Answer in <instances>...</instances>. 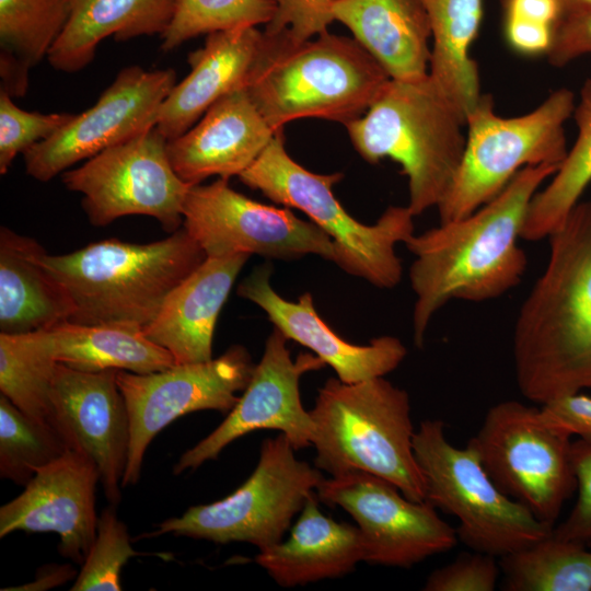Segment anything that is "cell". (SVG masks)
Returning <instances> with one entry per match:
<instances>
[{
    "instance_id": "4fadbf2b",
    "label": "cell",
    "mask_w": 591,
    "mask_h": 591,
    "mask_svg": "<svg viewBox=\"0 0 591 591\" xmlns=\"http://www.w3.org/2000/svg\"><path fill=\"white\" fill-rule=\"evenodd\" d=\"M255 364L240 345L208 361L174 364L150 373L118 370L116 380L125 398L130 441L123 487L139 480L148 445L169 424L198 410L228 414L247 386Z\"/></svg>"
},
{
    "instance_id": "4316f807",
    "label": "cell",
    "mask_w": 591,
    "mask_h": 591,
    "mask_svg": "<svg viewBox=\"0 0 591 591\" xmlns=\"http://www.w3.org/2000/svg\"><path fill=\"white\" fill-rule=\"evenodd\" d=\"M179 0H71V15L47 60L58 71L82 70L97 46L113 36L125 42L159 35L169 28Z\"/></svg>"
},
{
    "instance_id": "ffe728a7",
    "label": "cell",
    "mask_w": 591,
    "mask_h": 591,
    "mask_svg": "<svg viewBox=\"0 0 591 591\" xmlns=\"http://www.w3.org/2000/svg\"><path fill=\"white\" fill-rule=\"evenodd\" d=\"M271 266L255 268L239 286L237 294L258 305L287 339L309 348L332 367L345 383L384 376L407 355L396 337L381 336L368 345H355L337 335L315 310L311 293L297 302L283 299L270 285Z\"/></svg>"
},
{
    "instance_id": "f546056e",
    "label": "cell",
    "mask_w": 591,
    "mask_h": 591,
    "mask_svg": "<svg viewBox=\"0 0 591 591\" xmlns=\"http://www.w3.org/2000/svg\"><path fill=\"white\" fill-rule=\"evenodd\" d=\"M70 15L71 0H0V90L26 93L30 69L48 56Z\"/></svg>"
},
{
    "instance_id": "9c48e42d",
    "label": "cell",
    "mask_w": 591,
    "mask_h": 591,
    "mask_svg": "<svg viewBox=\"0 0 591 591\" xmlns=\"http://www.w3.org/2000/svg\"><path fill=\"white\" fill-rule=\"evenodd\" d=\"M413 448L426 483L425 500L457 519L459 541L470 549L502 557L553 531L555 525L497 487L471 444H451L441 419L422 420Z\"/></svg>"
},
{
    "instance_id": "1f68e13d",
    "label": "cell",
    "mask_w": 591,
    "mask_h": 591,
    "mask_svg": "<svg viewBox=\"0 0 591 591\" xmlns=\"http://www.w3.org/2000/svg\"><path fill=\"white\" fill-rule=\"evenodd\" d=\"M57 363L47 329L24 334L0 333L1 394L32 418L60 432L53 403Z\"/></svg>"
},
{
    "instance_id": "5b68a950",
    "label": "cell",
    "mask_w": 591,
    "mask_h": 591,
    "mask_svg": "<svg viewBox=\"0 0 591 591\" xmlns=\"http://www.w3.org/2000/svg\"><path fill=\"white\" fill-rule=\"evenodd\" d=\"M408 393L384 376L355 383L328 379L310 410L314 465L331 476L362 471L425 501L426 483L415 457Z\"/></svg>"
},
{
    "instance_id": "52a82bcc",
    "label": "cell",
    "mask_w": 591,
    "mask_h": 591,
    "mask_svg": "<svg viewBox=\"0 0 591 591\" xmlns=\"http://www.w3.org/2000/svg\"><path fill=\"white\" fill-rule=\"evenodd\" d=\"M343 173L316 174L297 163L278 129L254 163L239 175L246 186L273 201L304 212L334 242L335 264L378 288H394L403 267L395 247L414 234L409 208L389 207L374 224L351 217L333 194Z\"/></svg>"
},
{
    "instance_id": "74e56055",
    "label": "cell",
    "mask_w": 591,
    "mask_h": 591,
    "mask_svg": "<svg viewBox=\"0 0 591 591\" xmlns=\"http://www.w3.org/2000/svg\"><path fill=\"white\" fill-rule=\"evenodd\" d=\"M496 556L472 551L456 556L450 564L434 569L424 584L426 591H493L497 587L500 565Z\"/></svg>"
},
{
    "instance_id": "836d02e7",
    "label": "cell",
    "mask_w": 591,
    "mask_h": 591,
    "mask_svg": "<svg viewBox=\"0 0 591 591\" xmlns=\"http://www.w3.org/2000/svg\"><path fill=\"white\" fill-rule=\"evenodd\" d=\"M71 450L54 427L40 422L0 394V476L25 486L36 472Z\"/></svg>"
},
{
    "instance_id": "603a6c76",
    "label": "cell",
    "mask_w": 591,
    "mask_h": 591,
    "mask_svg": "<svg viewBox=\"0 0 591 591\" xmlns=\"http://www.w3.org/2000/svg\"><path fill=\"white\" fill-rule=\"evenodd\" d=\"M251 255L206 257L169 294L144 335L167 350L175 364L212 359L218 315Z\"/></svg>"
},
{
    "instance_id": "8d00e7d4",
    "label": "cell",
    "mask_w": 591,
    "mask_h": 591,
    "mask_svg": "<svg viewBox=\"0 0 591 591\" xmlns=\"http://www.w3.org/2000/svg\"><path fill=\"white\" fill-rule=\"evenodd\" d=\"M0 90V173L8 172L19 153L55 135L74 114L27 112Z\"/></svg>"
},
{
    "instance_id": "ab89813d",
    "label": "cell",
    "mask_w": 591,
    "mask_h": 591,
    "mask_svg": "<svg viewBox=\"0 0 591 591\" xmlns=\"http://www.w3.org/2000/svg\"><path fill=\"white\" fill-rule=\"evenodd\" d=\"M571 453L578 496L567 518L553 532L591 548V441H572Z\"/></svg>"
},
{
    "instance_id": "3957f363",
    "label": "cell",
    "mask_w": 591,
    "mask_h": 591,
    "mask_svg": "<svg viewBox=\"0 0 591 591\" xmlns=\"http://www.w3.org/2000/svg\"><path fill=\"white\" fill-rule=\"evenodd\" d=\"M247 92L269 126L321 118L343 124L362 116L391 80L355 39L327 32L303 42L268 33Z\"/></svg>"
},
{
    "instance_id": "ac0fdd59",
    "label": "cell",
    "mask_w": 591,
    "mask_h": 591,
    "mask_svg": "<svg viewBox=\"0 0 591 591\" xmlns=\"http://www.w3.org/2000/svg\"><path fill=\"white\" fill-rule=\"evenodd\" d=\"M115 369L86 372L57 363L53 403L58 427L71 449L96 464L106 499H121L130 441L129 416Z\"/></svg>"
},
{
    "instance_id": "e575fe53",
    "label": "cell",
    "mask_w": 591,
    "mask_h": 591,
    "mask_svg": "<svg viewBox=\"0 0 591 591\" xmlns=\"http://www.w3.org/2000/svg\"><path fill=\"white\" fill-rule=\"evenodd\" d=\"M275 13L273 0H179L169 28L160 37L161 49L171 51L202 34L266 25Z\"/></svg>"
},
{
    "instance_id": "7c38bea8",
    "label": "cell",
    "mask_w": 591,
    "mask_h": 591,
    "mask_svg": "<svg viewBox=\"0 0 591 591\" xmlns=\"http://www.w3.org/2000/svg\"><path fill=\"white\" fill-rule=\"evenodd\" d=\"M167 141L153 127L62 173L66 188L82 195L92 225L142 215L155 218L167 232L182 228L183 205L193 185L172 167Z\"/></svg>"
},
{
    "instance_id": "d4e9b609",
    "label": "cell",
    "mask_w": 591,
    "mask_h": 591,
    "mask_svg": "<svg viewBox=\"0 0 591 591\" xmlns=\"http://www.w3.org/2000/svg\"><path fill=\"white\" fill-rule=\"evenodd\" d=\"M316 493L309 497L286 541L259 551L255 561L280 586L343 577L364 561L358 526L325 515Z\"/></svg>"
},
{
    "instance_id": "484cf974",
    "label": "cell",
    "mask_w": 591,
    "mask_h": 591,
    "mask_svg": "<svg viewBox=\"0 0 591 591\" xmlns=\"http://www.w3.org/2000/svg\"><path fill=\"white\" fill-rule=\"evenodd\" d=\"M34 239L0 228V333L24 334L70 321L73 301L44 265Z\"/></svg>"
},
{
    "instance_id": "8fae6325",
    "label": "cell",
    "mask_w": 591,
    "mask_h": 591,
    "mask_svg": "<svg viewBox=\"0 0 591 591\" xmlns=\"http://www.w3.org/2000/svg\"><path fill=\"white\" fill-rule=\"evenodd\" d=\"M467 443L502 493L555 525L577 489L571 437L547 425L540 407L508 399L487 410Z\"/></svg>"
},
{
    "instance_id": "b9f144b4",
    "label": "cell",
    "mask_w": 591,
    "mask_h": 591,
    "mask_svg": "<svg viewBox=\"0 0 591 591\" xmlns=\"http://www.w3.org/2000/svg\"><path fill=\"white\" fill-rule=\"evenodd\" d=\"M586 54H591V10L565 13L546 54L549 63L563 67Z\"/></svg>"
},
{
    "instance_id": "44dd1931",
    "label": "cell",
    "mask_w": 591,
    "mask_h": 591,
    "mask_svg": "<svg viewBox=\"0 0 591 591\" xmlns=\"http://www.w3.org/2000/svg\"><path fill=\"white\" fill-rule=\"evenodd\" d=\"M276 131L247 88H242L218 100L190 129L169 140L167 154L176 174L190 185L211 176L229 179L254 163Z\"/></svg>"
},
{
    "instance_id": "cb8c5ba5",
    "label": "cell",
    "mask_w": 591,
    "mask_h": 591,
    "mask_svg": "<svg viewBox=\"0 0 591 591\" xmlns=\"http://www.w3.org/2000/svg\"><path fill=\"white\" fill-rule=\"evenodd\" d=\"M332 14L391 79L417 81L429 74L431 31L420 0H334Z\"/></svg>"
},
{
    "instance_id": "4dcf8cb0",
    "label": "cell",
    "mask_w": 591,
    "mask_h": 591,
    "mask_svg": "<svg viewBox=\"0 0 591 591\" xmlns=\"http://www.w3.org/2000/svg\"><path fill=\"white\" fill-rule=\"evenodd\" d=\"M577 139L551 182L532 198L521 239H548L565 221L591 183V79L581 89L573 109Z\"/></svg>"
},
{
    "instance_id": "ee69618b",
    "label": "cell",
    "mask_w": 591,
    "mask_h": 591,
    "mask_svg": "<svg viewBox=\"0 0 591 591\" xmlns=\"http://www.w3.org/2000/svg\"><path fill=\"white\" fill-rule=\"evenodd\" d=\"M505 16L543 23L556 27L565 14L561 0H503Z\"/></svg>"
},
{
    "instance_id": "7bdbcfd3",
    "label": "cell",
    "mask_w": 591,
    "mask_h": 591,
    "mask_svg": "<svg viewBox=\"0 0 591 591\" xmlns=\"http://www.w3.org/2000/svg\"><path fill=\"white\" fill-rule=\"evenodd\" d=\"M555 27L523 20L505 16V35L508 44L523 55L547 54L554 39Z\"/></svg>"
},
{
    "instance_id": "d6a6232c",
    "label": "cell",
    "mask_w": 591,
    "mask_h": 591,
    "mask_svg": "<svg viewBox=\"0 0 591 591\" xmlns=\"http://www.w3.org/2000/svg\"><path fill=\"white\" fill-rule=\"evenodd\" d=\"M499 565L506 591H591V548L553 531Z\"/></svg>"
},
{
    "instance_id": "8992f818",
    "label": "cell",
    "mask_w": 591,
    "mask_h": 591,
    "mask_svg": "<svg viewBox=\"0 0 591 591\" xmlns=\"http://www.w3.org/2000/svg\"><path fill=\"white\" fill-rule=\"evenodd\" d=\"M345 127L367 162L389 158L402 166L415 217L438 208L463 158L466 120L429 74L417 81L391 79L367 112Z\"/></svg>"
},
{
    "instance_id": "d6986e66",
    "label": "cell",
    "mask_w": 591,
    "mask_h": 591,
    "mask_svg": "<svg viewBox=\"0 0 591 591\" xmlns=\"http://www.w3.org/2000/svg\"><path fill=\"white\" fill-rule=\"evenodd\" d=\"M95 462L76 449L39 468L24 490L0 508V537L14 531L59 535L60 554L82 564L96 536Z\"/></svg>"
},
{
    "instance_id": "e0dca14e",
    "label": "cell",
    "mask_w": 591,
    "mask_h": 591,
    "mask_svg": "<svg viewBox=\"0 0 591 591\" xmlns=\"http://www.w3.org/2000/svg\"><path fill=\"white\" fill-rule=\"evenodd\" d=\"M287 340L277 328L270 333L263 357L235 406L213 431L181 455L174 474L217 459L228 444L256 430H278L296 450L312 444L314 422L301 403L299 382L304 373L326 363L308 352L292 360Z\"/></svg>"
},
{
    "instance_id": "f6af8a7d",
    "label": "cell",
    "mask_w": 591,
    "mask_h": 591,
    "mask_svg": "<svg viewBox=\"0 0 591 591\" xmlns=\"http://www.w3.org/2000/svg\"><path fill=\"white\" fill-rule=\"evenodd\" d=\"M78 576L76 569L69 565H47L38 569L32 582L19 587L3 588L1 590L14 591H44L59 587Z\"/></svg>"
},
{
    "instance_id": "30bf717a",
    "label": "cell",
    "mask_w": 591,
    "mask_h": 591,
    "mask_svg": "<svg viewBox=\"0 0 591 591\" xmlns=\"http://www.w3.org/2000/svg\"><path fill=\"white\" fill-rule=\"evenodd\" d=\"M294 451L282 433L266 439L255 470L232 494L190 507L142 536L171 533L217 544L244 542L259 551L280 543L292 519L325 478L315 465L298 460Z\"/></svg>"
},
{
    "instance_id": "60d3db41",
    "label": "cell",
    "mask_w": 591,
    "mask_h": 591,
    "mask_svg": "<svg viewBox=\"0 0 591 591\" xmlns=\"http://www.w3.org/2000/svg\"><path fill=\"white\" fill-rule=\"evenodd\" d=\"M542 419L556 430L591 441V396L576 392L542 404Z\"/></svg>"
},
{
    "instance_id": "83f0119b",
    "label": "cell",
    "mask_w": 591,
    "mask_h": 591,
    "mask_svg": "<svg viewBox=\"0 0 591 591\" xmlns=\"http://www.w3.org/2000/svg\"><path fill=\"white\" fill-rule=\"evenodd\" d=\"M420 2L432 38L429 77L466 120L483 95L477 63L470 54L482 24L483 0Z\"/></svg>"
},
{
    "instance_id": "bcb514c9",
    "label": "cell",
    "mask_w": 591,
    "mask_h": 591,
    "mask_svg": "<svg viewBox=\"0 0 591 591\" xmlns=\"http://www.w3.org/2000/svg\"><path fill=\"white\" fill-rule=\"evenodd\" d=\"M565 13L591 10V0H561Z\"/></svg>"
},
{
    "instance_id": "7402d4cb",
    "label": "cell",
    "mask_w": 591,
    "mask_h": 591,
    "mask_svg": "<svg viewBox=\"0 0 591 591\" xmlns=\"http://www.w3.org/2000/svg\"><path fill=\"white\" fill-rule=\"evenodd\" d=\"M266 43L256 26L218 31L188 56L190 72L162 103L155 128L172 140L190 129L228 93L247 88Z\"/></svg>"
},
{
    "instance_id": "6da1fadb",
    "label": "cell",
    "mask_w": 591,
    "mask_h": 591,
    "mask_svg": "<svg viewBox=\"0 0 591 591\" xmlns=\"http://www.w3.org/2000/svg\"><path fill=\"white\" fill-rule=\"evenodd\" d=\"M558 167L526 166L473 213L440 222L404 243L415 256L409 281L416 296L413 329L417 347H422L432 316L449 301L497 299L521 282L528 258L518 239L532 198Z\"/></svg>"
},
{
    "instance_id": "f35d334b",
    "label": "cell",
    "mask_w": 591,
    "mask_h": 591,
    "mask_svg": "<svg viewBox=\"0 0 591 591\" xmlns=\"http://www.w3.org/2000/svg\"><path fill=\"white\" fill-rule=\"evenodd\" d=\"M276 13L265 25L268 33L286 32L294 42H303L327 32L335 21L334 0H273Z\"/></svg>"
},
{
    "instance_id": "ba28073f",
    "label": "cell",
    "mask_w": 591,
    "mask_h": 591,
    "mask_svg": "<svg viewBox=\"0 0 591 591\" xmlns=\"http://www.w3.org/2000/svg\"><path fill=\"white\" fill-rule=\"evenodd\" d=\"M575 109L568 89L554 91L532 112L501 117L489 95H482L466 118L460 167L441 204L440 222L462 219L498 196L526 166H560L567 155L564 125Z\"/></svg>"
},
{
    "instance_id": "d590c367",
    "label": "cell",
    "mask_w": 591,
    "mask_h": 591,
    "mask_svg": "<svg viewBox=\"0 0 591 591\" xmlns=\"http://www.w3.org/2000/svg\"><path fill=\"white\" fill-rule=\"evenodd\" d=\"M135 555L127 526L118 519L115 505L109 503L99 517L96 536L70 590H121V569Z\"/></svg>"
},
{
    "instance_id": "f1b7e54d",
    "label": "cell",
    "mask_w": 591,
    "mask_h": 591,
    "mask_svg": "<svg viewBox=\"0 0 591 591\" xmlns=\"http://www.w3.org/2000/svg\"><path fill=\"white\" fill-rule=\"evenodd\" d=\"M46 329L55 360L80 371L150 373L175 364L172 355L139 327L66 321Z\"/></svg>"
},
{
    "instance_id": "7a4b0ae2",
    "label": "cell",
    "mask_w": 591,
    "mask_h": 591,
    "mask_svg": "<svg viewBox=\"0 0 591 591\" xmlns=\"http://www.w3.org/2000/svg\"><path fill=\"white\" fill-rule=\"evenodd\" d=\"M548 239L512 335L518 387L540 405L591 390V201H579Z\"/></svg>"
},
{
    "instance_id": "2e32d148",
    "label": "cell",
    "mask_w": 591,
    "mask_h": 591,
    "mask_svg": "<svg viewBox=\"0 0 591 591\" xmlns=\"http://www.w3.org/2000/svg\"><path fill=\"white\" fill-rule=\"evenodd\" d=\"M175 84L176 72L171 68H123L93 106L23 153L26 173L48 182L73 164L155 127L159 109Z\"/></svg>"
},
{
    "instance_id": "5bb4252c",
    "label": "cell",
    "mask_w": 591,
    "mask_h": 591,
    "mask_svg": "<svg viewBox=\"0 0 591 591\" xmlns=\"http://www.w3.org/2000/svg\"><path fill=\"white\" fill-rule=\"evenodd\" d=\"M183 228L207 257L257 254L294 258L315 254L335 262L333 240L312 221L290 209L255 201L228 179L193 185L183 205Z\"/></svg>"
},
{
    "instance_id": "277c9868",
    "label": "cell",
    "mask_w": 591,
    "mask_h": 591,
    "mask_svg": "<svg viewBox=\"0 0 591 591\" xmlns=\"http://www.w3.org/2000/svg\"><path fill=\"white\" fill-rule=\"evenodd\" d=\"M206 257L182 225L163 240L136 244L109 239L63 255L46 253L43 263L73 301L71 322L143 329Z\"/></svg>"
},
{
    "instance_id": "9a60e30c",
    "label": "cell",
    "mask_w": 591,
    "mask_h": 591,
    "mask_svg": "<svg viewBox=\"0 0 591 591\" xmlns=\"http://www.w3.org/2000/svg\"><path fill=\"white\" fill-rule=\"evenodd\" d=\"M320 501L340 507L358 524L364 561L410 568L455 547L456 530L428 501H414L392 483L362 471L324 478Z\"/></svg>"
}]
</instances>
